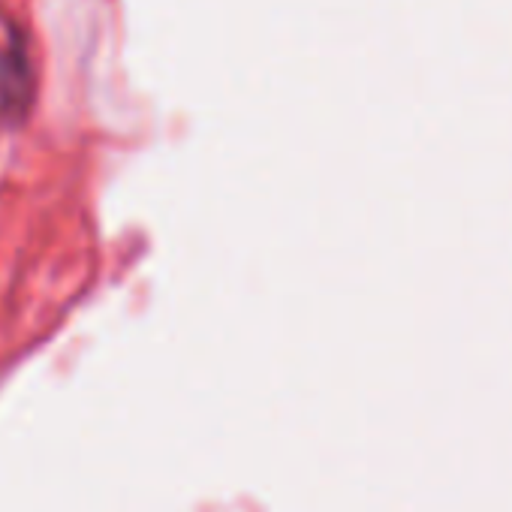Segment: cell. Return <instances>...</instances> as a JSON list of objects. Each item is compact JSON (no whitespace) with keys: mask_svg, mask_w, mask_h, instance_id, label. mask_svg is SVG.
Returning <instances> with one entry per match:
<instances>
[]
</instances>
